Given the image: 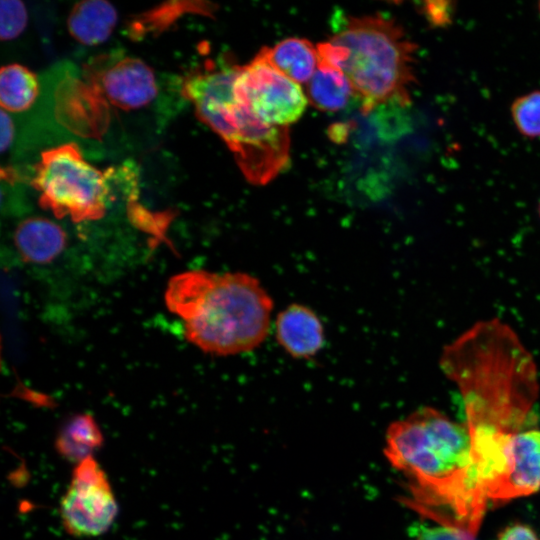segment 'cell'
Instances as JSON below:
<instances>
[{"label": "cell", "mask_w": 540, "mask_h": 540, "mask_svg": "<svg viewBox=\"0 0 540 540\" xmlns=\"http://www.w3.org/2000/svg\"><path fill=\"white\" fill-rule=\"evenodd\" d=\"M427 22L434 28H445L452 24L455 2L446 0L425 1L421 7Z\"/></svg>", "instance_id": "20"}, {"label": "cell", "mask_w": 540, "mask_h": 540, "mask_svg": "<svg viewBox=\"0 0 540 540\" xmlns=\"http://www.w3.org/2000/svg\"><path fill=\"white\" fill-rule=\"evenodd\" d=\"M103 434L89 414L70 418L56 437V450L67 461L78 464L101 448Z\"/></svg>", "instance_id": "17"}, {"label": "cell", "mask_w": 540, "mask_h": 540, "mask_svg": "<svg viewBox=\"0 0 540 540\" xmlns=\"http://www.w3.org/2000/svg\"><path fill=\"white\" fill-rule=\"evenodd\" d=\"M319 60L344 73L364 112L383 104L406 106L416 82V44L394 19L349 16L317 45Z\"/></svg>", "instance_id": "4"}, {"label": "cell", "mask_w": 540, "mask_h": 540, "mask_svg": "<svg viewBox=\"0 0 540 540\" xmlns=\"http://www.w3.org/2000/svg\"><path fill=\"white\" fill-rule=\"evenodd\" d=\"M1 140L0 150L2 154L16 149L17 127L15 117L6 112L0 111Z\"/></svg>", "instance_id": "22"}, {"label": "cell", "mask_w": 540, "mask_h": 540, "mask_svg": "<svg viewBox=\"0 0 540 540\" xmlns=\"http://www.w3.org/2000/svg\"><path fill=\"white\" fill-rule=\"evenodd\" d=\"M539 489L540 431L509 433L505 444L504 474L492 501H508Z\"/></svg>", "instance_id": "10"}, {"label": "cell", "mask_w": 540, "mask_h": 540, "mask_svg": "<svg viewBox=\"0 0 540 540\" xmlns=\"http://www.w3.org/2000/svg\"><path fill=\"white\" fill-rule=\"evenodd\" d=\"M298 84H307L319 65L317 46L303 38L284 39L255 56Z\"/></svg>", "instance_id": "13"}, {"label": "cell", "mask_w": 540, "mask_h": 540, "mask_svg": "<svg viewBox=\"0 0 540 540\" xmlns=\"http://www.w3.org/2000/svg\"><path fill=\"white\" fill-rule=\"evenodd\" d=\"M238 69L230 61H208L184 80L181 93L223 139L246 179L264 185L288 165L289 129L262 123L236 99L233 84Z\"/></svg>", "instance_id": "5"}, {"label": "cell", "mask_w": 540, "mask_h": 540, "mask_svg": "<svg viewBox=\"0 0 540 540\" xmlns=\"http://www.w3.org/2000/svg\"><path fill=\"white\" fill-rule=\"evenodd\" d=\"M384 453L410 481L418 505L448 509L455 527L474 535L487 499L467 425L434 408H420L388 427Z\"/></svg>", "instance_id": "1"}, {"label": "cell", "mask_w": 540, "mask_h": 540, "mask_svg": "<svg viewBox=\"0 0 540 540\" xmlns=\"http://www.w3.org/2000/svg\"><path fill=\"white\" fill-rule=\"evenodd\" d=\"M510 114L516 130L525 138H540V89L517 97Z\"/></svg>", "instance_id": "18"}, {"label": "cell", "mask_w": 540, "mask_h": 540, "mask_svg": "<svg viewBox=\"0 0 540 540\" xmlns=\"http://www.w3.org/2000/svg\"><path fill=\"white\" fill-rule=\"evenodd\" d=\"M538 213H539V217H540V202H539V205H538Z\"/></svg>", "instance_id": "25"}, {"label": "cell", "mask_w": 540, "mask_h": 540, "mask_svg": "<svg viewBox=\"0 0 540 540\" xmlns=\"http://www.w3.org/2000/svg\"><path fill=\"white\" fill-rule=\"evenodd\" d=\"M233 92L241 104L269 126L288 127L302 117L308 104L300 84L256 57L239 66Z\"/></svg>", "instance_id": "8"}, {"label": "cell", "mask_w": 540, "mask_h": 540, "mask_svg": "<svg viewBox=\"0 0 540 540\" xmlns=\"http://www.w3.org/2000/svg\"><path fill=\"white\" fill-rule=\"evenodd\" d=\"M442 365L461 388L469 428L514 432L535 399L534 363L516 335L499 321L469 330L447 348Z\"/></svg>", "instance_id": "2"}, {"label": "cell", "mask_w": 540, "mask_h": 540, "mask_svg": "<svg viewBox=\"0 0 540 540\" xmlns=\"http://www.w3.org/2000/svg\"><path fill=\"white\" fill-rule=\"evenodd\" d=\"M31 184L42 208L74 222L102 218L109 203L104 173L84 159L75 142L42 151Z\"/></svg>", "instance_id": "7"}, {"label": "cell", "mask_w": 540, "mask_h": 540, "mask_svg": "<svg viewBox=\"0 0 540 540\" xmlns=\"http://www.w3.org/2000/svg\"><path fill=\"white\" fill-rule=\"evenodd\" d=\"M497 540H540L536 533L523 524H513L506 527Z\"/></svg>", "instance_id": "23"}, {"label": "cell", "mask_w": 540, "mask_h": 540, "mask_svg": "<svg viewBox=\"0 0 540 540\" xmlns=\"http://www.w3.org/2000/svg\"><path fill=\"white\" fill-rule=\"evenodd\" d=\"M164 85L156 71L143 60L121 53L97 57L83 69V79L75 80V89L84 112L93 127L96 119L110 113L122 120L168 119V101Z\"/></svg>", "instance_id": "6"}, {"label": "cell", "mask_w": 540, "mask_h": 540, "mask_svg": "<svg viewBox=\"0 0 540 540\" xmlns=\"http://www.w3.org/2000/svg\"><path fill=\"white\" fill-rule=\"evenodd\" d=\"M14 242L25 261L46 264L63 251L66 234L58 224L47 218L29 217L18 224Z\"/></svg>", "instance_id": "12"}, {"label": "cell", "mask_w": 540, "mask_h": 540, "mask_svg": "<svg viewBox=\"0 0 540 540\" xmlns=\"http://www.w3.org/2000/svg\"><path fill=\"white\" fill-rule=\"evenodd\" d=\"M537 9H538V13L540 15V2L538 3V8Z\"/></svg>", "instance_id": "24"}, {"label": "cell", "mask_w": 540, "mask_h": 540, "mask_svg": "<svg viewBox=\"0 0 540 540\" xmlns=\"http://www.w3.org/2000/svg\"><path fill=\"white\" fill-rule=\"evenodd\" d=\"M274 326L278 344L294 359H311L324 346V325L306 305H288L277 314Z\"/></svg>", "instance_id": "11"}, {"label": "cell", "mask_w": 540, "mask_h": 540, "mask_svg": "<svg viewBox=\"0 0 540 540\" xmlns=\"http://www.w3.org/2000/svg\"><path fill=\"white\" fill-rule=\"evenodd\" d=\"M415 540H474V535L453 526L431 527L419 525L414 528Z\"/></svg>", "instance_id": "21"}, {"label": "cell", "mask_w": 540, "mask_h": 540, "mask_svg": "<svg viewBox=\"0 0 540 540\" xmlns=\"http://www.w3.org/2000/svg\"><path fill=\"white\" fill-rule=\"evenodd\" d=\"M28 22L27 9L19 0H2L0 2V38L10 41L17 38L25 30Z\"/></svg>", "instance_id": "19"}, {"label": "cell", "mask_w": 540, "mask_h": 540, "mask_svg": "<svg viewBox=\"0 0 540 540\" xmlns=\"http://www.w3.org/2000/svg\"><path fill=\"white\" fill-rule=\"evenodd\" d=\"M43 88L38 76L27 67L12 63L0 71L1 109L14 115L30 112L42 98Z\"/></svg>", "instance_id": "15"}, {"label": "cell", "mask_w": 540, "mask_h": 540, "mask_svg": "<svg viewBox=\"0 0 540 540\" xmlns=\"http://www.w3.org/2000/svg\"><path fill=\"white\" fill-rule=\"evenodd\" d=\"M60 518L73 537H96L114 523L118 503L106 473L91 456L76 464L60 501Z\"/></svg>", "instance_id": "9"}, {"label": "cell", "mask_w": 540, "mask_h": 540, "mask_svg": "<svg viewBox=\"0 0 540 540\" xmlns=\"http://www.w3.org/2000/svg\"><path fill=\"white\" fill-rule=\"evenodd\" d=\"M308 102L321 111L338 112L357 99L348 78L338 68L319 60L312 78L306 84Z\"/></svg>", "instance_id": "16"}, {"label": "cell", "mask_w": 540, "mask_h": 540, "mask_svg": "<svg viewBox=\"0 0 540 540\" xmlns=\"http://www.w3.org/2000/svg\"><path fill=\"white\" fill-rule=\"evenodd\" d=\"M187 340L215 356L251 352L268 336L274 302L260 281L244 272L191 270L172 277L165 292Z\"/></svg>", "instance_id": "3"}, {"label": "cell", "mask_w": 540, "mask_h": 540, "mask_svg": "<svg viewBox=\"0 0 540 540\" xmlns=\"http://www.w3.org/2000/svg\"><path fill=\"white\" fill-rule=\"evenodd\" d=\"M117 11L107 1L85 0L76 3L67 19L70 35L79 43L94 46L105 42L117 24Z\"/></svg>", "instance_id": "14"}]
</instances>
